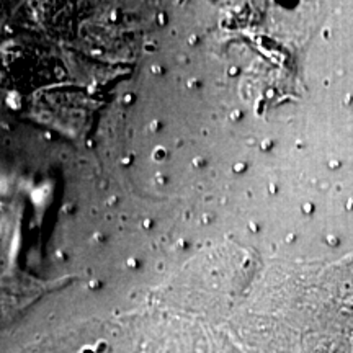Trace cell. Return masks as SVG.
<instances>
[{
  "instance_id": "1",
  "label": "cell",
  "mask_w": 353,
  "mask_h": 353,
  "mask_svg": "<svg viewBox=\"0 0 353 353\" xmlns=\"http://www.w3.org/2000/svg\"><path fill=\"white\" fill-rule=\"evenodd\" d=\"M157 19H159V23H161V25H165L167 23V17L164 15V13H161V15H159Z\"/></svg>"
},
{
  "instance_id": "2",
  "label": "cell",
  "mask_w": 353,
  "mask_h": 353,
  "mask_svg": "<svg viewBox=\"0 0 353 353\" xmlns=\"http://www.w3.org/2000/svg\"><path fill=\"white\" fill-rule=\"evenodd\" d=\"M237 74H239V69H237V68L229 69V76H237Z\"/></svg>"
},
{
  "instance_id": "3",
  "label": "cell",
  "mask_w": 353,
  "mask_h": 353,
  "mask_svg": "<svg viewBox=\"0 0 353 353\" xmlns=\"http://www.w3.org/2000/svg\"><path fill=\"white\" fill-rule=\"evenodd\" d=\"M159 128H161V125H159V123H157V121H154V123H151V130H154V131H156V130H159Z\"/></svg>"
},
{
  "instance_id": "4",
  "label": "cell",
  "mask_w": 353,
  "mask_h": 353,
  "mask_svg": "<svg viewBox=\"0 0 353 353\" xmlns=\"http://www.w3.org/2000/svg\"><path fill=\"white\" fill-rule=\"evenodd\" d=\"M123 101H125V103H131L132 95H125V99H123Z\"/></svg>"
},
{
  "instance_id": "5",
  "label": "cell",
  "mask_w": 353,
  "mask_h": 353,
  "mask_svg": "<svg viewBox=\"0 0 353 353\" xmlns=\"http://www.w3.org/2000/svg\"><path fill=\"white\" fill-rule=\"evenodd\" d=\"M195 165L201 167L203 165V159H195Z\"/></svg>"
},
{
  "instance_id": "6",
  "label": "cell",
  "mask_w": 353,
  "mask_h": 353,
  "mask_svg": "<svg viewBox=\"0 0 353 353\" xmlns=\"http://www.w3.org/2000/svg\"><path fill=\"white\" fill-rule=\"evenodd\" d=\"M154 70H156V74H162V72H161V70H162L161 68H154Z\"/></svg>"
}]
</instances>
